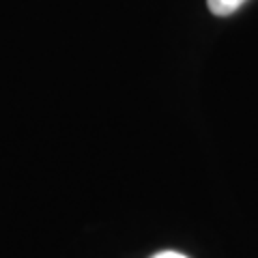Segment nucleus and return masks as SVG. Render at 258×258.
I'll list each match as a JSON object with an SVG mask.
<instances>
[{
  "label": "nucleus",
  "instance_id": "1",
  "mask_svg": "<svg viewBox=\"0 0 258 258\" xmlns=\"http://www.w3.org/2000/svg\"><path fill=\"white\" fill-rule=\"evenodd\" d=\"M209 9H211L213 15H220V18H226V15L235 13L245 0H207Z\"/></svg>",
  "mask_w": 258,
  "mask_h": 258
},
{
  "label": "nucleus",
  "instance_id": "2",
  "mask_svg": "<svg viewBox=\"0 0 258 258\" xmlns=\"http://www.w3.org/2000/svg\"><path fill=\"white\" fill-rule=\"evenodd\" d=\"M153 258H187V256H183V254H176V252H161V254L153 256Z\"/></svg>",
  "mask_w": 258,
  "mask_h": 258
}]
</instances>
